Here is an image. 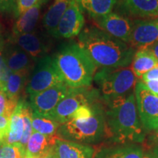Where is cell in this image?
Instances as JSON below:
<instances>
[{"label":"cell","mask_w":158,"mask_h":158,"mask_svg":"<svg viewBox=\"0 0 158 158\" xmlns=\"http://www.w3.org/2000/svg\"><path fill=\"white\" fill-rule=\"evenodd\" d=\"M0 89L3 90V86H2V84H1V83H0Z\"/></svg>","instance_id":"obj_41"},{"label":"cell","mask_w":158,"mask_h":158,"mask_svg":"<svg viewBox=\"0 0 158 158\" xmlns=\"http://www.w3.org/2000/svg\"><path fill=\"white\" fill-rule=\"evenodd\" d=\"M148 143L151 148L152 152L158 156V128L152 131L148 138Z\"/></svg>","instance_id":"obj_32"},{"label":"cell","mask_w":158,"mask_h":158,"mask_svg":"<svg viewBox=\"0 0 158 158\" xmlns=\"http://www.w3.org/2000/svg\"><path fill=\"white\" fill-rule=\"evenodd\" d=\"M31 124L33 131L48 136L56 135L57 130L60 125L58 122L34 112H32L31 116Z\"/></svg>","instance_id":"obj_26"},{"label":"cell","mask_w":158,"mask_h":158,"mask_svg":"<svg viewBox=\"0 0 158 158\" xmlns=\"http://www.w3.org/2000/svg\"><path fill=\"white\" fill-rule=\"evenodd\" d=\"M143 84L152 93L158 96V80L147 81H143Z\"/></svg>","instance_id":"obj_35"},{"label":"cell","mask_w":158,"mask_h":158,"mask_svg":"<svg viewBox=\"0 0 158 158\" xmlns=\"http://www.w3.org/2000/svg\"><path fill=\"white\" fill-rule=\"evenodd\" d=\"M3 47V44H2V40L1 37H0V50H2Z\"/></svg>","instance_id":"obj_39"},{"label":"cell","mask_w":158,"mask_h":158,"mask_svg":"<svg viewBox=\"0 0 158 158\" xmlns=\"http://www.w3.org/2000/svg\"><path fill=\"white\" fill-rule=\"evenodd\" d=\"M72 88L64 83L59 84L39 93L29 96V106L32 112L38 115L46 116L63 98L68 95Z\"/></svg>","instance_id":"obj_9"},{"label":"cell","mask_w":158,"mask_h":158,"mask_svg":"<svg viewBox=\"0 0 158 158\" xmlns=\"http://www.w3.org/2000/svg\"><path fill=\"white\" fill-rule=\"evenodd\" d=\"M93 80L100 86L106 102L127 95L136 84V77L130 67L102 68Z\"/></svg>","instance_id":"obj_5"},{"label":"cell","mask_w":158,"mask_h":158,"mask_svg":"<svg viewBox=\"0 0 158 158\" xmlns=\"http://www.w3.org/2000/svg\"><path fill=\"white\" fill-rule=\"evenodd\" d=\"M106 133L105 110L98 102L92 116L83 119H72L60 124L56 135L62 139L86 144L100 141Z\"/></svg>","instance_id":"obj_4"},{"label":"cell","mask_w":158,"mask_h":158,"mask_svg":"<svg viewBox=\"0 0 158 158\" xmlns=\"http://www.w3.org/2000/svg\"><path fill=\"white\" fill-rule=\"evenodd\" d=\"M95 22L108 34L127 44L130 43L133 23L129 19L111 12Z\"/></svg>","instance_id":"obj_12"},{"label":"cell","mask_w":158,"mask_h":158,"mask_svg":"<svg viewBox=\"0 0 158 158\" xmlns=\"http://www.w3.org/2000/svg\"><path fill=\"white\" fill-rule=\"evenodd\" d=\"M54 60L63 81L69 87L78 89L91 86L98 68L78 43L63 48Z\"/></svg>","instance_id":"obj_3"},{"label":"cell","mask_w":158,"mask_h":158,"mask_svg":"<svg viewBox=\"0 0 158 158\" xmlns=\"http://www.w3.org/2000/svg\"><path fill=\"white\" fill-rule=\"evenodd\" d=\"M25 158H42V157H25Z\"/></svg>","instance_id":"obj_40"},{"label":"cell","mask_w":158,"mask_h":158,"mask_svg":"<svg viewBox=\"0 0 158 158\" xmlns=\"http://www.w3.org/2000/svg\"><path fill=\"white\" fill-rule=\"evenodd\" d=\"M56 137L57 135L48 136L33 131L27 143L24 158L42 157L51 147H52Z\"/></svg>","instance_id":"obj_20"},{"label":"cell","mask_w":158,"mask_h":158,"mask_svg":"<svg viewBox=\"0 0 158 158\" xmlns=\"http://www.w3.org/2000/svg\"><path fill=\"white\" fill-rule=\"evenodd\" d=\"M2 52L11 73L32 70L34 68L35 61L13 43L3 45Z\"/></svg>","instance_id":"obj_13"},{"label":"cell","mask_w":158,"mask_h":158,"mask_svg":"<svg viewBox=\"0 0 158 158\" xmlns=\"http://www.w3.org/2000/svg\"><path fill=\"white\" fill-rule=\"evenodd\" d=\"M19 101L10 100L7 98L3 90L0 89V116L10 118L16 108Z\"/></svg>","instance_id":"obj_27"},{"label":"cell","mask_w":158,"mask_h":158,"mask_svg":"<svg viewBox=\"0 0 158 158\" xmlns=\"http://www.w3.org/2000/svg\"><path fill=\"white\" fill-rule=\"evenodd\" d=\"M11 41L25 51L35 62L46 56V45L43 40L35 33L12 36Z\"/></svg>","instance_id":"obj_15"},{"label":"cell","mask_w":158,"mask_h":158,"mask_svg":"<svg viewBox=\"0 0 158 158\" xmlns=\"http://www.w3.org/2000/svg\"><path fill=\"white\" fill-rule=\"evenodd\" d=\"M142 81H154L158 80V66L155 67L152 70H149L147 73H145L141 77Z\"/></svg>","instance_id":"obj_34"},{"label":"cell","mask_w":158,"mask_h":158,"mask_svg":"<svg viewBox=\"0 0 158 158\" xmlns=\"http://www.w3.org/2000/svg\"><path fill=\"white\" fill-rule=\"evenodd\" d=\"M23 128L24 124L21 113V105L19 101L16 108L10 116L8 133L4 140V142L10 145L18 146L22 138Z\"/></svg>","instance_id":"obj_24"},{"label":"cell","mask_w":158,"mask_h":158,"mask_svg":"<svg viewBox=\"0 0 158 158\" xmlns=\"http://www.w3.org/2000/svg\"><path fill=\"white\" fill-rule=\"evenodd\" d=\"M52 147L58 158H93L95 153L89 145L62 139L58 135Z\"/></svg>","instance_id":"obj_14"},{"label":"cell","mask_w":158,"mask_h":158,"mask_svg":"<svg viewBox=\"0 0 158 158\" xmlns=\"http://www.w3.org/2000/svg\"><path fill=\"white\" fill-rule=\"evenodd\" d=\"M11 74V71L6 64L5 58H4L2 50H0V83L2 84L3 89L4 85L8 80L10 75Z\"/></svg>","instance_id":"obj_30"},{"label":"cell","mask_w":158,"mask_h":158,"mask_svg":"<svg viewBox=\"0 0 158 158\" xmlns=\"http://www.w3.org/2000/svg\"><path fill=\"white\" fill-rule=\"evenodd\" d=\"M89 87L72 88L68 95L59 102L46 117L58 122L59 124L70 121L71 116L79 108L96 102L99 97L98 92L94 89Z\"/></svg>","instance_id":"obj_6"},{"label":"cell","mask_w":158,"mask_h":158,"mask_svg":"<svg viewBox=\"0 0 158 158\" xmlns=\"http://www.w3.org/2000/svg\"><path fill=\"white\" fill-rule=\"evenodd\" d=\"M130 65L135 77L141 78L149 70L158 66V61L147 48H138Z\"/></svg>","instance_id":"obj_19"},{"label":"cell","mask_w":158,"mask_h":158,"mask_svg":"<svg viewBox=\"0 0 158 158\" xmlns=\"http://www.w3.org/2000/svg\"><path fill=\"white\" fill-rule=\"evenodd\" d=\"M126 10L141 19L158 17V0H124Z\"/></svg>","instance_id":"obj_17"},{"label":"cell","mask_w":158,"mask_h":158,"mask_svg":"<svg viewBox=\"0 0 158 158\" xmlns=\"http://www.w3.org/2000/svg\"><path fill=\"white\" fill-rule=\"evenodd\" d=\"M82 10L76 0H71L68 8L60 19L54 36L72 38L79 35L85 23Z\"/></svg>","instance_id":"obj_10"},{"label":"cell","mask_w":158,"mask_h":158,"mask_svg":"<svg viewBox=\"0 0 158 158\" xmlns=\"http://www.w3.org/2000/svg\"><path fill=\"white\" fill-rule=\"evenodd\" d=\"M62 83L64 81L56 68L54 58L46 56L35 62L26 86V92L30 96Z\"/></svg>","instance_id":"obj_7"},{"label":"cell","mask_w":158,"mask_h":158,"mask_svg":"<svg viewBox=\"0 0 158 158\" xmlns=\"http://www.w3.org/2000/svg\"><path fill=\"white\" fill-rule=\"evenodd\" d=\"M31 70H24L17 73H11L8 80L4 85L3 91L7 98L10 100L19 101V96L27 81Z\"/></svg>","instance_id":"obj_22"},{"label":"cell","mask_w":158,"mask_h":158,"mask_svg":"<svg viewBox=\"0 0 158 158\" xmlns=\"http://www.w3.org/2000/svg\"><path fill=\"white\" fill-rule=\"evenodd\" d=\"M21 105V113H22L23 124V133L21 140L17 147H19L21 155L22 158H24L26 149H27V145L28 143L29 138H30L31 134L33 133L32 124H31V116H32V110L29 106V103L24 100H19Z\"/></svg>","instance_id":"obj_25"},{"label":"cell","mask_w":158,"mask_h":158,"mask_svg":"<svg viewBox=\"0 0 158 158\" xmlns=\"http://www.w3.org/2000/svg\"><path fill=\"white\" fill-rule=\"evenodd\" d=\"M78 45L100 69L129 67L135 53L133 46L96 27L82 30L78 35Z\"/></svg>","instance_id":"obj_1"},{"label":"cell","mask_w":158,"mask_h":158,"mask_svg":"<svg viewBox=\"0 0 158 158\" xmlns=\"http://www.w3.org/2000/svg\"><path fill=\"white\" fill-rule=\"evenodd\" d=\"M0 158H22L19 147L2 142L0 145Z\"/></svg>","instance_id":"obj_28"},{"label":"cell","mask_w":158,"mask_h":158,"mask_svg":"<svg viewBox=\"0 0 158 158\" xmlns=\"http://www.w3.org/2000/svg\"><path fill=\"white\" fill-rule=\"evenodd\" d=\"M152 54L158 61V41L147 48Z\"/></svg>","instance_id":"obj_36"},{"label":"cell","mask_w":158,"mask_h":158,"mask_svg":"<svg viewBox=\"0 0 158 158\" xmlns=\"http://www.w3.org/2000/svg\"><path fill=\"white\" fill-rule=\"evenodd\" d=\"M0 12L3 13H16V0H0Z\"/></svg>","instance_id":"obj_31"},{"label":"cell","mask_w":158,"mask_h":158,"mask_svg":"<svg viewBox=\"0 0 158 158\" xmlns=\"http://www.w3.org/2000/svg\"><path fill=\"white\" fill-rule=\"evenodd\" d=\"M46 1H41L21 14L13 27L12 36L31 33L36 27L40 16V12Z\"/></svg>","instance_id":"obj_16"},{"label":"cell","mask_w":158,"mask_h":158,"mask_svg":"<svg viewBox=\"0 0 158 158\" xmlns=\"http://www.w3.org/2000/svg\"><path fill=\"white\" fill-rule=\"evenodd\" d=\"M10 119V118L0 116V140L2 142L8 133Z\"/></svg>","instance_id":"obj_33"},{"label":"cell","mask_w":158,"mask_h":158,"mask_svg":"<svg viewBox=\"0 0 158 158\" xmlns=\"http://www.w3.org/2000/svg\"><path fill=\"white\" fill-rule=\"evenodd\" d=\"M136 108L142 127L147 131L158 128V96L148 89L142 81L134 88Z\"/></svg>","instance_id":"obj_8"},{"label":"cell","mask_w":158,"mask_h":158,"mask_svg":"<svg viewBox=\"0 0 158 158\" xmlns=\"http://www.w3.org/2000/svg\"><path fill=\"white\" fill-rule=\"evenodd\" d=\"M94 21L111 13L117 0H76Z\"/></svg>","instance_id":"obj_21"},{"label":"cell","mask_w":158,"mask_h":158,"mask_svg":"<svg viewBox=\"0 0 158 158\" xmlns=\"http://www.w3.org/2000/svg\"><path fill=\"white\" fill-rule=\"evenodd\" d=\"M48 1V0H16V13L15 16L19 17L27 10L36 5L39 2Z\"/></svg>","instance_id":"obj_29"},{"label":"cell","mask_w":158,"mask_h":158,"mask_svg":"<svg viewBox=\"0 0 158 158\" xmlns=\"http://www.w3.org/2000/svg\"><path fill=\"white\" fill-rule=\"evenodd\" d=\"M105 110L106 133L117 143H141L145 138L136 108L135 94L130 93L107 101Z\"/></svg>","instance_id":"obj_2"},{"label":"cell","mask_w":158,"mask_h":158,"mask_svg":"<svg viewBox=\"0 0 158 158\" xmlns=\"http://www.w3.org/2000/svg\"><path fill=\"white\" fill-rule=\"evenodd\" d=\"M130 43L133 48H147L158 41V17L133 21Z\"/></svg>","instance_id":"obj_11"},{"label":"cell","mask_w":158,"mask_h":158,"mask_svg":"<svg viewBox=\"0 0 158 158\" xmlns=\"http://www.w3.org/2000/svg\"><path fill=\"white\" fill-rule=\"evenodd\" d=\"M143 158H158V156L155 155L152 152H148L143 154Z\"/></svg>","instance_id":"obj_38"},{"label":"cell","mask_w":158,"mask_h":158,"mask_svg":"<svg viewBox=\"0 0 158 158\" xmlns=\"http://www.w3.org/2000/svg\"><path fill=\"white\" fill-rule=\"evenodd\" d=\"M143 151L134 143H124L121 146L104 148L93 158H143Z\"/></svg>","instance_id":"obj_18"},{"label":"cell","mask_w":158,"mask_h":158,"mask_svg":"<svg viewBox=\"0 0 158 158\" xmlns=\"http://www.w3.org/2000/svg\"><path fill=\"white\" fill-rule=\"evenodd\" d=\"M53 147V146H52ZM42 158H58L55 154L53 147H51L48 151L42 156Z\"/></svg>","instance_id":"obj_37"},{"label":"cell","mask_w":158,"mask_h":158,"mask_svg":"<svg viewBox=\"0 0 158 158\" xmlns=\"http://www.w3.org/2000/svg\"><path fill=\"white\" fill-rule=\"evenodd\" d=\"M71 0H55L49 7L43 20L45 29L54 36L57 26L62 15L68 8Z\"/></svg>","instance_id":"obj_23"}]
</instances>
